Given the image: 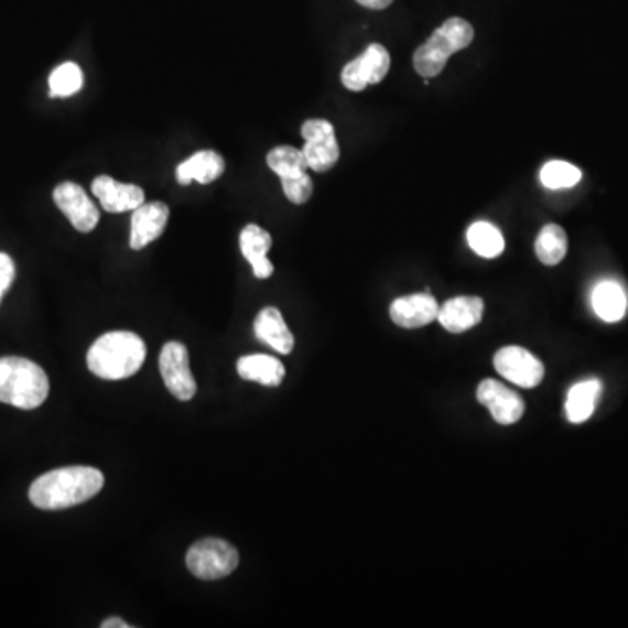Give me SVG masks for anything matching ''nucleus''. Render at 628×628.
<instances>
[{
	"instance_id": "obj_1",
	"label": "nucleus",
	"mask_w": 628,
	"mask_h": 628,
	"mask_svg": "<svg viewBox=\"0 0 628 628\" xmlns=\"http://www.w3.org/2000/svg\"><path fill=\"white\" fill-rule=\"evenodd\" d=\"M104 481L100 469L67 466L41 475L30 486L29 498L41 510H65L95 498Z\"/></svg>"
},
{
	"instance_id": "obj_2",
	"label": "nucleus",
	"mask_w": 628,
	"mask_h": 628,
	"mask_svg": "<svg viewBox=\"0 0 628 628\" xmlns=\"http://www.w3.org/2000/svg\"><path fill=\"white\" fill-rule=\"evenodd\" d=\"M145 343L133 332H109L95 340L88 351V367L107 381L134 376L145 361Z\"/></svg>"
},
{
	"instance_id": "obj_3",
	"label": "nucleus",
	"mask_w": 628,
	"mask_h": 628,
	"mask_svg": "<svg viewBox=\"0 0 628 628\" xmlns=\"http://www.w3.org/2000/svg\"><path fill=\"white\" fill-rule=\"evenodd\" d=\"M50 394V379L34 361L20 356L0 358V402L23 411L37 409Z\"/></svg>"
},
{
	"instance_id": "obj_4",
	"label": "nucleus",
	"mask_w": 628,
	"mask_h": 628,
	"mask_svg": "<svg viewBox=\"0 0 628 628\" xmlns=\"http://www.w3.org/2000/svg\"><path fill=\"white\" fill-rule=\"evenodd\" d=\"M475 37L474 26L463 18H448L433 32L432 37L415 50L414 68L424 79L438 77L448 58L466 50Z\"/></svg>"
},
{
	"instance_id": "obj_5",
	"label": "nucleus",
	"mask_w": 628,
	"mask_h": 628,
	"mask_svg": "<svg viewBox=\"0 0 628 628\" xmlns=\"http://www.w3.org/2000/svg\"><path fill=\"white\" fill-rule=\"evenodd\" d=\"M187 567L199 580H223L235 573L239 564L238 550L227 541L206 538L188 549Z\"/></svg>"
},
{
	"instance_id": "obj_6",
	"label": "nucleus",
	"mask_w": 628,
	"mask_h": 628,
	"mask_svg": "<svg viewBox=\"0 0 628 628\" xmlns=\"http://www.w3.org/2000/svg\"><path fill=\"white\" fill-rule=\"evenodd\" d=\"M302 139H304V155L311 170L325 173L339 161L340 149L335 139L334 124L327 119H310L302 124Z\"/></svg>"
},
{
	"instance_id": "obj_7",
	"label": "nucleus",
	"mask_w": 628,
	"mask_h": 628,
	"mask_svg": "<svg viewBox=\"0 0 628 628\" xmlns=\"http://www.w3.org/2000/svg\"><path fill=\"white\" fill-rule=\"evenodd\" d=\"M391 56L382 44H370L358 58L343 68L340 79L349 91H364L372 84H379L390 72Z\"/></svg>"
},
{
	"instance_id": "obj_8",
	"label": "nucleus",
	"mask_w": 628,
	"mask_h": 628,
	"mask_svg": "<svg viewBox=\"0 0 628 628\" xmlns=\"http://www.w3.org/2000/svg\"><path fill=\"white\" fill-rule=\"evenodd\" d=\"M499 376L520 388H537L544 377V365L537 356L520 346H507L495 355Z\"/></svg>"
},
{
	"instance_id": "obj_9",
	"label": "nucleus",
	"mask_w": 628,
	"mask_h": 628,
	"mask_svg": "<svg viewBox=\"0 0 628 628\" xmlns=\"http://www.w3.org/2000/svg\"><path fill=\"white\" fill-rule=\"evenodd\" d=\"M161 376L164 385L173 397L187 402L196 394L197 386L194 381L188 353L182 343H167L160 356Z\"/></svg>"
},
{
	"instance_id": "obj_10",
	"label": "nucleus",
	"mask_w": 628,
	"mask_h": 628,
	"mask_svg": "<svg viewBox=\"0 0 628 628\" xmlns=\"http://www.w3.org/2000/svg\"><path fill=\"white\" fill-rule=\"evenodd\" d=\"M56 206L79 232H91L100 223V212L80 185L63 182L53 193Z\"/></svg>"
},
{
	"instance_id": "obj_11",
	"label": "nucleus",
	"mask_w": 628,
	"mask_h": 628,
	"mask_svg": "<svg viewBox=\"0 0 628 628\" xmlns=\"http://www.w3.org/2000/svg\"><path fill=\"white\" fill-rule=\"evenodd\" d=\"M477 398L481 405L489 409L496 423L502 426L519 423L526 411V403L517 391L492 379H486L478 385Z\"/></svg>"
},
{
	"instance_id": "obj_12",
	"label": "nucleus",
	"mask_w": 628,
	"mask_h": 628,
	"mask_svg": "<svg viewBox=\"0 0 628 628\" xmlns=\"http://www.w3.org/2000/svg\"><path fill=\"white\" fill-rule=\"evenodd\" d=\"M91 191L98 197L101 208L109 214H122L133 212L143 205L145 193L143 188L134 184H122L113 181L112 176L100 175L93 181Z\"/></svg>"
},
{
	"instance_id": "obj_13",
	"label": "nucleus",
	"mask_w": 628,
	"mask_h": 628,
	"mask_svg": "<svg viewBox=\"0 0 628 628\" xmlns=\"http://www.w3.org/2000/svg\"><path fill=\"white\" fill-rule=\"evenodd\" d=\"M170 208L164 203H143L131 215L130 247L142 250L160 238L166 229Z\"/></svg>"
},
{
	"instance_id": "obj_14",
	"label": "nucleus",
	"mask_w": 628,
	"mask_h": 628,
	"mask_svg": "<svg viewBox=\"0 0 628 628\" xmlns=\"http://www.w3.org/2000/svg\"><path fill=\"white\" fill-rule=\"evenodd\" d=\"M438 310L436 299L430 293H412L394 299L390 306V316L398 327L421 328L436 320Z\"/></svg>"
},
{
	"instance_id": "obj_15",
	"label": "nucleus",
	"mask_w": 628,
	"mask_h": 628,
	"mask_svg": "<svg viewBox=\"0 0 628 628\" xmlns=\"http://www.w3.org/2000/svg\"><path fill=\"white\" fill-rule=\"evenodd\" d=\"M481 316H484V301L480 297L463 295L445 302L444 306L440 307L436 320L445 331L461 334L477 327Z\"/></svg>"
},
{
	"instance_id": "obj_16",
	"label": "nucleus",
	"mask_w": 628,
	"mask_h": 628,
	"mask_svg": "<svg viewBox=\"0 0 628 628\" xmlns=\"http://www.w3.org/2000/svg\"><path fill=\"white\" fill-rule=\"evenodd\" d=\"M272 247V238L268 230L256 224H248L241 235H239V248L253 269V274L259 280H268L274 272V266L268 259L269 250Z\"/></svg>"
},
{
	"instance_id": "obj_17",
	"label": "nucleus",
	"mask_w": 628,
	"mask_h": 628,
	"mask_svg": "<svg viewBox=\"0 0 628 628\" xmlns=\"http://www.w3.org/2000/svg\"><path fill=\"white\" fill-rule=\"evenodd\" d=\"M253 331L257 339L271 346L274 351L281 355H290L293 351L295 339L283 320V314L277 307H264L260 311L253 323Z\"/></svg>"
},
{
	"instance_id": "obj_18",
	"label": "nucleus",
	"mask_w": 628,
	"mask_h": 628,
	"mask_svg": "<svg viewBox=\"0 0 628 628\" xmlns=\"http://www.w3.org/2000/svg\"><path fill=\"white\" fill-rule=\"evenodd\" d=\"M224 170L226 161L223 155L215 151H199L176 166V181L182 185L191 182L212 184L224 175Z\"/></svg>"
},
{
	"instance_id": "obj_19",
	"label": "nucleus",
	"mask_w": 628,
	"mask_h": 628,
	"mask_svg": "<svg viewBox=\"0 0 628 628\" xmlns=\"http://www.w3.org/2000/svg\"><path fill=\"white\" fill-rule=\"evenodd\" d=\"M592 307L603 322H621L628 310L627 292L618 281H600L592 292Z\"/></svg>"
},
{
	"instance_id": "obj_20",
	"label": "nucleus",
	"mask_w": 628,
	"mask_h": 628,
	"mask_svg": "<svg viewBox=\"0 0 628 628\" xmlns=\"http://www.w3.org/2000/svg\"><path fill=\"white\" fill-rule=\"evenodd\" d=\"M603 394V382L599 379H586L571 388L565 400V415L573 424H582L594 415L595 407Z\"/></svg>"
},
{
	"instance_id": "obj_21",
	"label": "nucleus",
	"mask_w": 628,
	"mask_h": 628,
	"mask_svg": "<svg viewBox=\"0 0 628 628\" xmlns=\"http://www.w3.org/2000/svg\"><path fill=\"white\" fill-rule=\"evenodd\" d=\"M238 373L247 381L264 386H280L285 379V367L274 356L248 355L239 358Z\"/></svg>"
},
{
	"instance_id": "obj_22",
	"label": "nucleus",
	"mask_w": 628,
	"mask_h": 628,
	"mask_svg": "<svg viewBox=\"0 0 628 628\" xmlns=\"http://www.w3.org/2000/svg\"><path fill=\"white\" fill-rule=\"evenodd\" d=\"M537 257L540 259L541 264L557 266L564 260L567 253V236L565 230L557 224H549L540 230L537 238Z\"/></svg>"
},
{
	"instance_id": "obj_23",
	"label": "nucleus",
	"mask_w": 628,
	"mask_h": 628,
	"mask_svg": "<svg viewBox=\"0 0 628 628\" xmlns=\"http://www.w3.org/2000/svg\"><path fill=\"white\" fill-rule=\"evenodd\" d=\"M468 245L477 256L484 259H496L505 251V238L498 227L489 223H475L469 226Z\"/></svg>"
},
{
	"instance_id": "obj_24",
	"label": "nucleus",
	"mask_w": 628,
	"mask_h": 628,
	"mask_svg": "<svg viewBox=\"0 0 628 628\" xmlns=\"http://www.w3.org/2000/svg\"><path fill=\"white\" fill-rule=\"evenodd\" d=\"M268 166L272 172L283 178H293V176L304 175L307 173L306 155L292 145L274 147L268 154Z\"/></svg>"
},
{
	"instance_id": "obj_25",
	"label": "nucleus",
	"mask_w": 628,
	"mask_h": 628,
	"mask_svg": "<svg viewBox=\"0 0 628 628\" xmlns=\"http://www.w3.org/2000/svg\"><path fill=\"white\" fill-rule=\"evenodd\" d=\"M84 84V74L79 65L74 62L62 63L51 72L50 95L55 98H67L80 91Z\"/></svg>"
},
{
	"instance_id": "obj_26",
	"label": "nucleus",
	"mask_w": 628,
	"mask_h": 628,
	"mask_svg": "<svg viewBox=\"0 0 628 628\" xmlns=\"http://www.w3.org/2000/svg\"><path fill=\"white\" fill-rule=\"evenodd\" d=\"M541 184L552 191L557 188H571L582 181V172L574 164L565 163V161H550L541 167Z\"/></svg>"
},
{
	"instance_id": "obj_27",
	"label": "nucleus",
	"mask_w": 628,
	"mask_h": 628,
	"mask_svg": "<svg viewBox=\"0 0 628 628\" xmlns=\"http://www.w3.org/2000/svg\"><path fill=\"white\" fill-rule=\"evenodd\" d=\"M281 185H283V193H285L286 199L293 203V205H304L313 196V181H311V176L307 173L293 176V178H283Z\"/></svg>"
},
{
	"instance_id": "obj_28",
	"label": "nucleus",
	"mask_w": 628,
	"mask_h": 628,
	"mask_svg": "<svg viewBox=\"0 0 628 628\" xmlns=\"http://www.w3.org/2000/svg\"><path fill=\"white\" fill-rule=\"evenodd\" d=\"M14 274H17V269H14L13 259L8 253H0V301L13 285Z\"/></svg>"
},
{
	"instance_id": "obj_29",
	"label": "nucleus",
	"mask_w": 628,
	"mask_h": 628,
	"mask_svg": "<svg viewBox=\"0 0 628 628\" xmlns=\"http://www.w3.org/2000/svg\"><path fill=\"white\" fill-rule=\"evenodd\" d=\"M356 2L364 8L373 9V11H382V9L390 8L393 4V0H356Z\"/></svg>"
},
{
	"instance_id": "obj_30",
	"label": "nucleus",
	"mask_w": 628,
	"mask_h": 628,
	"mask_svg": "<svg viewBox=\"0 0 628 628\" xmlns=\"http://www.w3.org/2000/svg\"><path fill=\"white\" fill-rule=\"evenodd\" d=\"M101 628H130V625L126 624L121 618H109L101 624Z\"/></svg>"
}]
</instances>
